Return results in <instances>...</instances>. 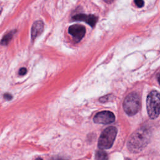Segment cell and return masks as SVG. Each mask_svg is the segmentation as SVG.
<instances>
[{
  "label": "cell",
  "instance_id": "obj_16",
  "mask_svg": "<svg viewBox=\"0 0 160 160\" xmlns=\"http://www.w3.org/2000/svg\"><path fill=\"white\" fill-rule=\"evenodd\" d=\"M35 160H42V159H41V158H36Z\"/></svg>",
  "mask_w": 160,
  "mask_h": 160
},
{
  "label": "cell",
  "instance_id": "obj_11",
  "mask_svg": "<svg viewBox=\"0 0 160 160\" xmlns=\"http://www.w3.org/2000/svg\"><path fill=\"white\" fill-rule=\"evenodd\" d=\"M114 99V96L112 94H107L106 96H104L99 98V101L101 102H106L108 101H111V99Z\"/></svg>",
  "mask_w": 160,
  "mask_h": 160
},
{
  "label": "cell",
  "instance_id": "obj_12",
  "mask_svg": "<svg viewBox=\"0 0 160 160\" xmlns=\"http://www.w3.org/2000/svg\"><path fill=\"white\" fill-rule=\"evenodd\" d=\"M134 3L136 5L137 7L138 8H141L144 6V1H141V0H137V1H134Z\"/></svg>",
  "mask_w": 160,
  "mask_h": 160
},
{
  "label": "cell",
  "instance_id": "obj_7",
  "mask_svg": "<svg viewBox=\"0 0 160 160\" xmlns=\"http://www.w3.org/2000/svg\"><path fill=\"white\" fill-rule=\"evenodd\" d=\"M72 19L74 21H84L88 24H89L91 27H94L97 22L98 18L92 14H78L74 16Z\"/></svg>",
  "mask_w": 160,
  "mask_h": 160
},
{
  "label": "cell",
  "instance_id": "obj_6",
  "mask_svg": "<svg viewBox=\"0 0 160 160\" xmlns=\"http://www.w3.org/2000/svg\"><path fill=\"white\" fill-rule=\"evenodd\" d=\"M68 32L72 36L75 42H78L84 36L86 28L82 25L74 24L69 28Z\"/></svg>",
  "mask_w": 160,
  "mask_h": 160
},
{
  "label": "cell",
  "instance_id": "obj_13",
  "mask_svg": "<svg viewBox=\"0 0 160 160\" xmlns=\"http://www.w3.org/2000/svg\"><path fill=\"white\" fill-rule=\"evenodd\" d=\"M3 96H4V98L5 99L8 100V101H10V100L12 98V95H11V94H9V93H5V94L3 95Z\"/></svg>",
  "mask_w": 160,
  "mask_h": 160
},
{
  "label": "cell",
  "instance_id": "obj_14",
  "mask_svg": "<svg viewBox=\"0 0 160 160\" xmlns=\"http://www.w3.org/2000/svg\"><path fill=\"white\" fill-rule=\"evenodd\" d=\"M27 72V69L25 68H21L19 71V75H24Z\"/></svg>",
  "mask_w": 160,
  "mask_h": 160
},
{
  "label": "cell",
  "instance_id": "obj_5",
  "mask_svg": "<svg viewBox=\"0 0 160 160\" xmlns=\"http://www.w3.org/2000/svg\"><path fill=\"white\" fill-rule=\"evenodd\" d=\"M93 121L96 124H108L112 123L115 121V116L111 111H103L97 113L94 116Z\"/></svg>",
  "mask_w": 160,
  "mask_h": 160
},
{
  "label": "cell",
  "instance_id": "obj_8",
  "mask_svg": "<svg viewBox=\"0 0 160 160\" xmlns=\"http://www.w3.org/2000/svg\"><path fill=\"white\" fill-rule=\"evenodd\" d=\"M44 23L41 20L35 21L31 28V35L32 40H34L38 36H39L43 31Z\"/></svg>",
  "mask_w": 160,
  "mask_h": 160
},
{
  "label": "cell",
  "instance_id": "obj_10",
  "mask_svg": "<svg viewBox=\"0 0 160 160\" xmlns=\"http://www.w3.org/2000/svg\"><path fill=\"white\" fill-rule=\"evenodd\" d=\"M108 154L102 149L96 151L95 153V160H108Z\"/></svg>",
  "mask_w": 160,
  "mask_h": 160
},
{
  "label": "cell",
  "instance_id": "obj_2",
  "mask_svg": "<svg viewBox=\"0 0 160 160\" xmlns=\"http://www.w3.org/2000/svg\"><path fill=\"white\" fill-rule=\"evenodd\" d=\"M118 130L114 126L106 128L100 135L98 146L100 149H108L112 147L116 139Z\"/></svg>",
  "mask_w": 160,
  "mask_h": 160
},
{
  "label": "cell",
  "instance_id": "obj_1",
  "mask_svg": "<svg viewBox=\"0 0 160 160\" xmlns=\"http://www.w3.org/2000/svg\"><path fill=\"white\" fill-rule=\"evenodd\" d=\"M151 137V131L149 128L143 126L130 136L128 142V148L129 151L133 153H138L142 151L149 144Z\"/></svg>",
  "mask_w": 160,
  "mask_h": 160
},
{
  "label": "cell",
  "instance_id": "obj_4",
  "mask_svg": "<svg viewBox=\"0 0 160 160\" xmlns=\"http://www.w3.org/2000/svg\"><path fill=\"white\" fill-rule=\"evenodd\" d=\"M141 101L138 93L132 92L129 94L123 102L124 111L129 116L135 115L140 109Z\"/></svg>",
  "mask_w": 160,
  "mask_h": 160
},
{
  "label": "cell",
  "instance_id": "obj_15",
  "mask_svg": "<svg viewBox=\"0 0 160 160\" xmlns=\"http://www.w3.org/2000/svg\"><path fill=\"white\" fill-rule=\"evenodd\" d=\"M49 160H68L66 158H64L60 156H53L49 159Z\"/></svg>",
  "mask_w": 160,
  "mask_h": 160
},
{
  "label": "cell",
  "instance_id": "obj_3",
  "mask_svg": "<svg viewBox=\"0 0 160 160\" xmlns=\"http://www.w3.org/2000/svg\"><path fill=\"white\" fill-rule=\"evenodd\" d=\"M160 98L159 93L157 91H152L147 97L146 107L149 117L151 119H156L159 114Z\"/></svg>",
  "mask_w": 160,
  "mask_h": 160
},
{
  "label": "cell",
  "instance_id": "obj_9",
  "mask_svg": "<svg viewBox=\"0 0 160 160\" xmlns=\"http://www.w3.org/2000/svg\"><path fill=\"white\" fill-rule=\"evenodd\" d=\"M16 32V30H12V31H11L10 32H8L7 34H6L3 38H2V39L1 40V42H0V44L2 46H6L8 45L9 42L11 41V40L12 39L14 34H15V32Z\"/></svg>",
  "mask_w": 160,
  "mask_h": 160
}]
</instances>
